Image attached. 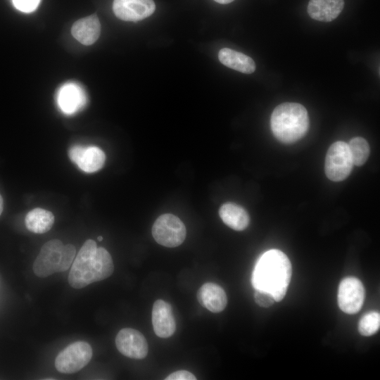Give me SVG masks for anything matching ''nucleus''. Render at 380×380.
Instances as JSON below:
<instances>
[{
    "label": "nucleus",
    "mask_w": 380,
    "mask_h": 380,
    "mask_svg": "<svg viewBox=\"0 0 380 380\" xmlns=\"http://www.w3.org/2000/svg\"><path fill=\"white\" fill-rule=\"evenodd\" d=\"M114 271L111 255L107 250L97 247L94 240H87L75 258L68 276L69 284L75 289L109 277Z\"/></svg>",
    "instance_id": "nucleus-1"
},
{
    "label": "nucleus",
    "mask_w": 380,
    "mask_h": 380,
    "mask_svg": "<svg viewBox=\"0 0 380 380\" xmlns=\"http://www.w3.org/2000/svg\"><path fill=\"white\" fill-rule=\"evenodd\" d=\"M291 274L289 258L282 251L272 249L264 253L256 262L252 274V284L255 289L267 291L279 302L286 295Z\"/></svg>",
    "instance_id": "nucleus-2"
},
{
    "label": "nucleus",
    "mask_w": 380,
    "mask_h": 380,
    "mask_svg": "<svg viewBox=\"0 0 380 380\" xmlns=\"http://www.w3.org/2000/svg\"><path fill=\"white\" fill-rule=\"evenodd\" d=\"M271 129L281 142L291 144L305 136L309 128L306 108L298 103H284L277 106L270 118Z\"/></svg>",
    "instance_id": "nucleus-3"
},
{
    "label": "nucleus",
    "mask_w": 380,
    "mask_h": 380,
    "mask_svg": "<svg viewBox=\"0 0 380 380\" xmlns=\"http://www.w3.org/2000/svg\"><path fill=\"white\" fill-rule=\"evenodd\" d=\"M76 255L72 244L63 245L58 239L46 242L33 264V272L39 277H46L56 272L67 270Z\"/></svg>",
    "instance_id": "nucleus-4"
},
{
    "label": "nucleus",
    "mask_w": 380,
    "mask_h": 380,
    "mask_svg": "<svg viewBox=\"0 0 380 380\" xmlns=\"http://www.w3.org/2000/svg\"><path fill=\"white\" fill-rule=\"evenodd\" d=\"M353 165L348 144L338 141L330 146L324 163L325 174L330 180H344L350 174Z\"/></svg>",
    "instance_id": "nucleus-5"
},
{
    "label": "nucleus",
    "mask_w": 380,
    "mask_h": 380,
    "mask_svg": "<svg viewBox=\"0 0 380 380\" xmlns=\"http://www.w3.org/2000/svg\"><path fill=\"white\" fill-rule=\"evenodd\" d=\"M186 234L184 224L172 214L159 216L152 227V235L155 241L165 247L179 246L184 241Z\"/></svg>",
    "instance_id": "nucleus-6"
},
{
    "label": "nucleus",
    "mask_w": 380,
    "mask_h": 380,
    "mask_svg": "<svg viewBox=\"0 0 380 380\" xmlns=\"http://www.w3.org/2000/svg\"><path fill=\"white\" fill-rule=\"evenodd\" d=\"M93 355L91 346L85 341H76L61 351L55 360L56 369L63 374L77 372L86 366Z\"/></svg>",
    "instance_id": "nucleus-7"
},
{
    "label": "nucleus",
    "mask_w": 380,
    "mask_h": 380,
    "mask_svg": "<svg viewBox=\"0 0 380 380\" xmlns=\"http://www.w3.org/2000/svg\"><path fill=\"white\" fill-rule=\"evenodd\" d=\"M365 296L362 282L355 277H346L339 284L337 295L338 306L345 313L355 314L361 309Z\"/></svg>",
    "instance_id": "nucleus-8"
},
{
    "label": "nucleus",
    "mask_w": 380,
    "mask_h": 380,
    "mask_svg": "<svg viewBox=\"0 0 380 380\" xmlns=\"http://www.w3.org/2000/svg\"><path fill=\"white\" fill-rule=\"evenodd\" d=\"M115 346L123 355L132 359H144L148 351L144 336L132 328L122 329L115 337Z\"/></svg>",
    "instance_id": "nucleus-9"
},
{
    "label": "nucleus",
    "mask_w": 380,
    "mask_h": 380,
    "mask_svg": "<svg viewBox=\"0 0 380 380\" xmlns=\"http://www.w3.org/2000/svg\"><path fill=\"white\" fill-rule=\"evenodd\" d=\"M153 0H114L115 15L125 21H139L150 16L155 11Z\"/></svg>",
    "instance_id": "nucleus-10"
},
{
    "label": "nucleus",
    "mask_w": 380,
    "mask_h": 380,
    "mask_svg": "<svg viewBox=\"0 0 380 380\" xmlns=\"http://www.w3.org/2000/svg\"><path fill=\"white\" fill-rule=\"evenodd\" d=\"M152 324L156 336L168 338L176 329V322L171 305L161 300L155 301L152 310Z\"/></svg>",
    "instance_id": "nucleus-11"
},
{
    "label": "nucleus",
    "mask_w": 380,
    "mask_h": 380,
    "mask_svg": "<svg viewBox=\"0 0 380 380\" xmlns=\"http://www.w3.org/2000/svg\"><path fill=\"white\" fill-rule=\"evenodd\" d=\"M58 104L66 114H72L82 108L87 103L86 94L76 83L69 82L63 85L58 93Z\"/></svg>",
    "instance_id": "nucleus-12"
},
{
    "label": "nucleus",
    "mask_w": 380,
    "mask_h": 380,
    "mask_svg": "<svg viewBox=\"0 0 380 380\" xmlns=\"http://www.w3.org/2000/svg\"><path fill=\"white\" fill-rule=\"evenodd\" d=\"M199 303L212 312H222L227 304V297L224 289L215 283L202 285L197 292Z\"/></svg>",
    "instance_id": "nucleus-13"
},
{
    "label": "nucleus",
    "mask_w": 380,
    "mask_h": 380,
    "mask_svg": "<svg viewBox=\"0 0 380 380\" xmlns=\"http://www.w3.org/2000/svg\"><path fill=\"white\" fill-rule=\"evenodd\" d=\"M101 32V24L96 15H91L77 20L71 28L72 36L84 45L94 44Z\"/></svg>",
    "instance_id": "nucleus-14"
},
{
    "label": "nucleus",
    "mask_w": 380,
    "mask_h": 380,
    "mask_svg": "<svg viewBox=\"0 0 380 380\" xmlns=\"http://www.w3.org/2000/svg\"><path fill=\"white\" fill-rule=\"evenodd\" d=\"M343 7V0H310L308 13L314 20L330 22L339 15Z\"/></svg>",
    "instance_id": "nucleus-15"
},
{
    "label": "nucleus",
    "mask_w": 380,
    "mask_h": 380,
    "mask_svg": "<svg viewBox=\"0 0 380 380\" xmlns=\"http://www.w3.org/2000/svg\"><path fill=\"white\" fill-rule=\"evenodd\" d=\"M219 215L223 222L236 231H242L249 224L250 217L247 211L234 203H225L220 207Z\"/></svg>",
    "instance_id": "nucleus-16"
},
{
    "label": "nucleus",
    "mask_w": 380,
    "mask_h": 380,
    "mask_svg": "<svg viewBox=\"0 0 380 380\" xmlns=\"http://www.w3.org/2000/svg\"><path fill=\"white\" fill-rule=\"evenodd\" d=\"M218 58L225 66L245 74L253 73L255 70V62L251 57L229 48L222 49Z\"/></svg>",
    "instance_id": "nucleus-17"
},
{
    "label": "nucleus",
    "mask_w": 380,
    "mask_h": 380,
    "mask_svg": "<svg viewBox=\"0 0 380 380\" xmlns=\"http://www.w3.org/2000/svg\"><path fill=\"white\" fill-rule=\"evenodd\" d=\"M27 229L36 234H43L51 229L54 215L47 210L36 208L27 213L25 218Z\"/></svg>",
    "instance_id": "nucleus-18"
},
{
    "label": "nucleus",
    "mask_w": 380,
    "mask_h": 380,
    "mask_svg": "<svg viewBox=\"0 0 380 380\" xmlns=\"http://www.w3.org/2000/svg\"><path fill=\"white\" fill-rule=\"evenodd\" d=\"M104 152L96 146L84 147L76 165L85 172L91 173L101 169L105 163Z\"/></svg>",
    "instance_id": "nucleus-19"
},
{
    "label": "nucleus",
    "mask_w": 380,
    "mask_h": 380,
    "mask_svg": "<svg viewBox=\"0 0 380 380\" xmlns=\"http://www.w3.org/2000/svg\"><path fill=\"white\" fill-rule=\"evenodd\" d=\"M353 164L362 165L368 159L370 148L368 142L362 137L353 138L348 144Z\"/></svg>",
    "instance_id": "nucleus-20"
},
{
    "label": "nucleus",
    "mask_w": 380,
    "mask_h": 380,
    "mask_svg": "<svg viewBox=\"0 0 380 380\" xmlns=\"http://www.w3.org/2000/svg\"><path fill=\"white\" fill-rule=\"evenodd\" d=\"M380 327V315L372 311L365 314L358 323L359 333L364 336H369L376 334Z\"/></svg>",
    "instance_id": "nucleus-21"
},
{
    "label": "nucleus",
    "mask_w": 380,
    "mask_h": 380,
    "mask_svg": "<svg viewBox=\"0 0 380 380\" xmlns=\"http://www.w3.org/2000/svg\"><path fill=\"white\" fill-rule=\"evenodd\" d=\"M254 300L259 306L262 308H269L275 302L274 298L270 293L261 289H255Z\"/></svg>",
    "instance_id": "nucleus-22"
},
{
    "label": "nucleus",
    "mask_w": 380,
    "mask_h": 380,
    "mask_svg": "<svg viewBox=\"0 0 380 380\" xmlns=\"http://www.w3.org/2000/svg\"><path fill=\"white\" fill-rule=\"evenodd\" d=\"M40 0H13L14 6L19 11L30 13L38 6Z\"/></svg>",
    "instance_id": "nucleus-23"
},
{
    "label": "nucleus",
    "mask_w": 380,
    "mask_h": 380,
    "mask_svg": "<svg viewBox=\"0 0 380 380\" xmlns=\"http://www.w3.org/2000/svg\"><path fill=\"white\" fill-rule=\"evenodd\" d=\"M165 380H195L196 379V376L186 370H179L175 372H172L169 376H167Z\"/></svg>",
    "instance_id": "nucleus-24"
},
{
    "label": "nucleus",
    "mask_w": 380,
    "mask_h": 380,
    "mask_svg": "<svg viewBox=\"0 0 380 380\" xmlns=\"http://www.w3.org/2000/svg\"><path fill=\"white\" fill-rule=\"evenodd\" d=\"M84 147L80 145L72 146L68 151V156L72 162L77 163L80 158Z\"/></svg>",
    "instance_id": "nucleus-25"
},
{
    "label": "nucleus",
    "mask_w": 380,
    "mask_h": 380,
    "mask_svg": "<svg viewBox=\"0 0 380 380\" xmlns=\"http://www.w3.org/2000/svg\"><path fill=\"white\" fill-rule=\"evenodd\" d=\"M214 1L219 3V4H226L231 3L234 0H214Z\"/></svg>",
    "instance_id": "nucleus-26"
},
{
    "label": "nucleus",
    "mask_w": 380,
    "mask_h": 380,
    "mask_svg": "<svg viewBox=\"0 0 380 380\" xmlns=\"http://www.w3.org/2000/svg\"><path fill=\"white\" fill-rule=\"evenodd\" d=\"M3 205H4V201H3L2 196L0 194V215L3 211Z\"/></svg>",
    "instance_id": "nucleus-27"
},
{
    "label": "nucleus",
    "mask_w": 380,
    "mask_h": 380,
    "mask_svg": "<svg viewBox=\"0 0 380 380\" xmlns=\"http://www.w3.org/2000/svg\"><path fill=\"white\" fill-rule=\"evenodd\" d=\"M98 240H99V241H102V240H103V237H102L101 236H98Z\"/></svg>",
    "instance_id": "nucleus-28"
}]
</instances>
